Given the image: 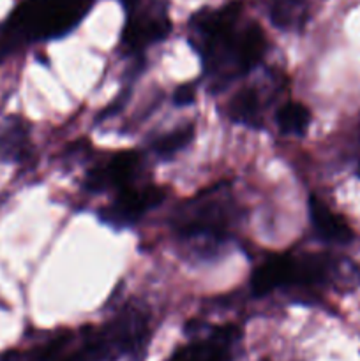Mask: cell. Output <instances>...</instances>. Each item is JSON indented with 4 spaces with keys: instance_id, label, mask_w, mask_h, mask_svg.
I'll return each mask as SVG.
<instances>
[{
    "instance_id": "1",
    "label": "cell",
    "mask_w": 360,
    "mask_h": 361,
    "mask_svg": "<svg viewBox=\"0 0 360 361\" xmlns=\"http://www.w3.org/2000/svg\"><path fill=\"white\" fill-rule=\"evenodd\" d=\"M242 6L203 9L191 20V42L203 59L212 90L226 88L233 80L253 71L267 48L265 34L256 23H240Z\"/></svg>"
},
{
    "instance_id": "2",
    "label": "cell",
    "mask_w": 360,
    "mask_h": 361,
    "mask_svg": "<svg viewBox=\"0 0 360 361\" xmlns=\"http://www.w3.org/2000/svg\"><path fill=\"white\" fill-rule=\"evenodd\" d=\"M236 221V204L224 185L212 187L186 201L173 214L172 226L184 240L219 242Z\"/></svg>"
},
{
    "instance_id": "3",
    "label": "cell",
    "mask_w": 360,
    "mask_h": 361,
    "mask_svg": "<svg viewBox=\"0 0 360 361\" xmlns=\"http://www.w3.org/2000/svg\"><path fill=\"white\" fill-rule=\"evenodd\" d=\"M126 23L122 30V44L127 51L141 49L168 37L172 21L166 0H124Z\"/></svg>"
},
{
    "instance_id": "4",
    "label": "cell",
    "mask_w": 360,
    "mask_h": 361,
    "mask_svg": "<svg viewBox=\"0 0 360 361\" xmlns=\"http://www.w3.org/2000/svg\"><path fill=\"white\" fill-rule=\"evenodd\" d=\"M164 197L166 190L162 187H126V189L119 190V196L109 207L101 210L99 219L113 228H129V226L136 224L147 212L161 204Z\"/></svg>"
},
{
    "instance_id": "5",
    "label": "cell",
    "mask_w": 360,
    "mask_h": 361,
    "mask_svg": "<svg viewBox=\"0 0 360 361\" xmlns=\"http://www.w3.org/2000/svg\"><path fill=\"white\" fill-rule=\"evenodd\" d=\"M143 166L140 152L126 150L112 155L104 164L95 166L87 173L85 189L90 192H106V190H122L133 185L134 178Z\"/></svg>"
},
{
    "instance_id": "6",
    "label": "cell",
    "mask_w": 360,
    "mask_h": 361,
    "mask_svg": "<svg viewBox=\"0 0 360 361\" xmlns=\"http://www.w3.org/2000/svg\"><path fill=\"white\" fill-rule=\"evenodd\" d=\"M239 338L240 330L236 326L217 328L210 337L176 349L168 361H229Z\"/></svg>"
},
{
    "instance_id": "7",
    "label": "cell",
    "mask_w": 360,
    "mask_h": 361,
    "mask_svg": "<svg viewBox=\"0 0 360 361\" xmlns=\"http://www.w3.org/2000/svg\"><path fill=\"white\" fill-rule=\"evenodd\" d=\"M309 219L314 231L323 242L334 245H346L353 242V231L341 215L334 214L327 204L318 197H309Z\"/></svg>"
},
{
    "instance_id": "8",
    "label": "cell",
    "mask_w": 360,
    "mask_h": 361,
    "mask_svg": "<svg viewBox=\"0 0 360 361\" xmlns=\"http://www.w3.org/2000/svg\"><path fill=\"white\" fill-rule=\"evenodd\" d=\"M289 268H292V254H274L267 257L251 277V291L254 293V296H265L275 289L288 288Z\"/></svg>"
},
{
    "instance_id": "9",
    "label": "cell",
    "mask_w": 360,
    "mask_h": 361,
    "mask_svg": "<svg viewBox=\"0 0 360 361\" xmlns=\"http://www.w3.org/2000/svg\"><path fill=\"white\" fill-rule=\"evenodd\" d=\"M265 90L258 85H249L236 92L228 102V116L235 123L260 129L263 123V111L267 101H263Z\"/></svg>"
},
{
    "instance_id": "10",
    "label": "cell",
    "mask_w": 360,
    "mask_h": 361,
    "mask_svg": "<svg viewBox=\"0 0 360 361\" xmlns=\"http://www.w3.org/2000/svg\"><path fill=\"white\" fill-rule=\"evenodd\" d=\"M28 126L20 116L0 120V164L18 162L28 152Z\"/></svg>"
},
{
    "instance_id": "11",
    "label": "cell",
    "mask_w": 360,
    "mask_h": 361,
    "mask_svg": "<svg viewBox=\"0 0 360 361\" xmlns=\"http://www.w3.org/2000/svg\"><path fill=\"white\" fill-rule=\"evenodd\" d=\"M268 11L281 30H295L306 21V0H268Z\"/></svg>"
},
{
    "instance_id": "12",
    "label": "cell",
    "mask_w": 360,
    "mask_h": 361,
    "mask_svg": "<svg viewBox=\"0 0 360 361\" xmlns=\"http://www.w3.org/2000/svg\"><path fill=\"white\" fill-rule=\"evenodd\" d=\"M277 127L286 136H302L311 123V111L307 106L296 101H288L277 109Z\"/></svg>"
},
{
    "instance_id": "13",
    "label": "cell",
    "mask_w": 360,
    "mask_h": 361,
    "mask_svg": "<svg viewBox=\"0 0 360 361\" xmlns=\"http://www.w3.org/2000/svg\"><path fill=\"white\" fill-rule=\"evenodd\" d=\"M194 137V127L184 126L179 129L172 130V133H166L162 136H159L157 140L152 143V152L157 155L159 159H172L173 155L179 154L180 150L187 147V145L193 141Z\"/></svg>"
},
{
    "instance_id": "14",
    "label": "cell",
    "mask_w": 360,
    "mask_h": 361,
    "mask_svg": "<svg viewBox=\"0 0 360 361\" xmlns=\"http://www.w3.org/2000/svg\"><path fill=\"white\" fill-rule=\"evenodd\" d=\"M194 99H196V85L194 83H186L182 85V87H179L175 90V94H173V102H175L176 106H189L193 104Z\"/></svg>"
},
{
    "instance_id": "15",
    "label": "cell",
    "mask_w": 360,
    "mask_h": 361,
    "mask_svg": "<svg viewBox=\"0 0 360 361\" xmlns=\"http://www.w3.org/2000/svg\"><path fill=\"white\" fill-rule=\"evenodd\" d=\"M359 176H360V162H359Z\"/></svg>"
}]
</instances>
